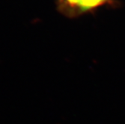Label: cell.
<instances>
[{
	"label": "cell",
	"instance_id": "6da1fadb",
	"mask_svg": "<svg viewBox=\"0 0 125 124\" xmlns=\"http://www.w3.org/2000/svg\"><path fill=\"white\" fill-rule=\"evenodd\" d=\"M82 0H56V5L60 13L67 17L81 15L80 4Z\"/></svg>",
	"mask_w": 125,
	"mask_h": 124
},
{
	"label": "cell",
	"instance_id": "7a4b0ae2",
	"mask_svg": "<svg viewBox=\"0 0 125 124\" xmlns=\"http://www.w3.org/2000/svg\"><path fill=\"white\" fill-rule=\"evenodd\" d=\"M109 0H82L80 4L81 14L93 10L107 3Z\"/></svg>",
	"mask_w": 125,
	"mask_h": 124
}]
</instances>
